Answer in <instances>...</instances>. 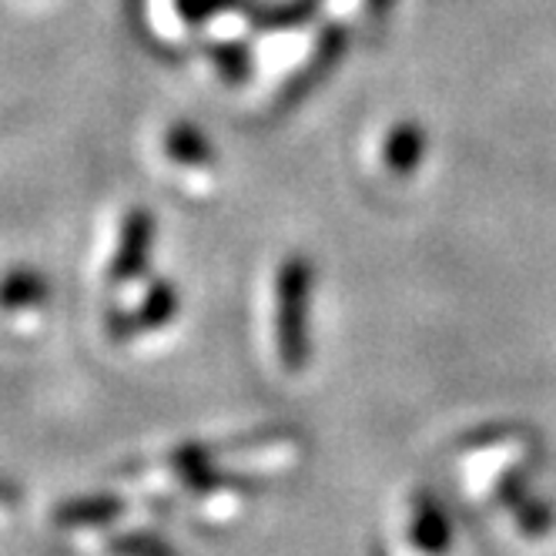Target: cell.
I'll return each instance as SVG.
<instances>
[{
	"label": "cell",
	"instance_id": "obj_9",
	"mask_svg": "<svg viewBox=\"0 0 556 556\" xmlns=\"http://www.w3.org/2000/svg\"><path fill=\"white\" fill-rule=\"evenodd\" d=\"M218 67H222L225 77L238 81V77H245V71H249V58H245V51H238V48H222L218 51Z\"/></svg>",
	"mask_w": 556,
	"mask_h": 556
},
{
	"label": "cell",
	"instance_id": "obj_4",
	"mask_svg": "<svg viewBox=\"0 0 556 556\" xmlns=\"http://www.w3.org/2000/svg\"><path fill=\"white\" fill-rule=\"evenodd\" d=\"M48 302V278L37 275L34 268H11L0 275V312L24 315L41 312Z\"/></svg>",
	"mask_w": 556,
	"mask_h": 556
},
{
	"label": "cell",
	"instance_id": "obj_10",
	"mask_svg": "<svg viewBox=\"0 0 556 556\" xmlns=\"http://www.w3.org/2000/svg\"><path fill=\"white\" fill-rule=\"evenodd\" d=\"M386 4H392V0H369V8H372V11H382Z\"/></svg>",
	"mask_w": 556,
	"mask_h": 556
},
{
	"label": "cell",
	"instance_id": "obj_7",
	"mask_svg": "<svg viewBox=\"0 0 556 556\" xmlns=\"http://www.w3.org/2000/svg\"><path fill=\"white\" fill-rule=\"evenodd\" d=\"M165 154H168V162H175L178 168H188V172H208L212 162H215L208 138L198 131V128H191V125L168 128V135H165Z\"/></svg>",
	"mask_w": 556,
	"mask_h": 556
},
{
	"label": "cell",
	"instance_id": "obj_8",
	"mask_svg": "<svg viewBox=\"0 0 556 556\" xmlns=\"http://www.w3.org/2000/svg\"><path fill=\"white\" fill-rule=\"evenodd\" d=\"M111 556H178L172 543L154 533H122L108 540Z\"/></svg>",
	"mask_w": 556,
	"mask_h": 556
},
{
	"label": "cell",
	"instance_id": "obj_5",
	"mask_svg": "<svg viewBox=\"0 0 556 556\" xmlns=\"http://www.w3.org/2000/svg\"><path fill=\"white\" fill-rule=\"evenodd\" d=\"M117 516H125V503L114 496H85L71 500L54 509V523L64 530H91V527H108Z\"/></svg>",
	"mask_w": 556,
	"mask_h": 556
},
{
	"label": "cell",
	"instance_id": "obj_1",
	"mask_svg": "<svg viewBox=\"0 0 556 556\" xmlns=\"http://www.w3.org/2000/svg\"><path fill=\"white\" fill-rule=\"evenodd\" d=\"M312 289L315 268L305 255H289L275 275V339L278 355L289 372H302L312 355L308 323H312Z\"/></svg>",
	"mask_w": 556,
	"mask_h": 556
},
{
	"label": "cell",
	"instance_id": "obj_6",
	"mask_svg": "<svg viewBox=\"0 0 556 556\" xmlns=\"http://www.w3.org/2000/svg\"><path fill=\"white\" fill-rule=\"evenodd\" d=\"M422 157H426V131L416 122H403V125H395L386 135V141H382V162L395 175L416 172L422 165Z\"/></svg>",
	"mask_w": 556,
	"mask_h": 556
},
{
	"label": "cell",
	"instance_id": "obj_3",
	"mask_svg": "<svg viewBox=\"0 0 556 556\" xmlns=\"http://www.w3.org/2000/svg\"><path fill=\"white\" fill-rule=\"evenodd\" d=\"M175 312H178V295H175V289L172 286H165V282H157L151 292H148V299L131 312V315H114L111 319V332L117 336V339H131V336H138V332H151V329H162L165 323H172L175 319Z\"/></svg>",
	"mask_w": 556,
	"mask_h": 556
},
{
	"label": "cell",
	"instance_id": "obj_2",
	"mask_svg": "<svg viewBox=\"0 0 556 556\" xmlns=\"http://www.w3.org/2000/svg\"><path fill=\"white\" fill-rule=\"evenodd\" d=\"M151 242H154V218L141 208L128 212L122 225V242H117L114 262H111V282L128 286L144 275L151 262Z\"/></svg>",
	"mask_w": 556,
	"mask_h": 556
}]
</instances>
